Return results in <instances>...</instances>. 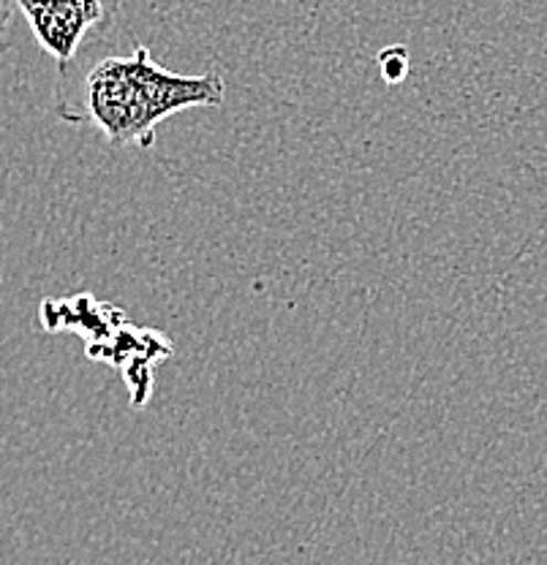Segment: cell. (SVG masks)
Instances as JSON below:
<instances>
[{
    "instance_id": "4",
    "label": "cell",
    "mask_w": 547,
    "mask_h": 565,
    "mask_svg": "<svg viewBox=\"0 0 547 565\" xmlns=\"http://www.w3.org/2000/svg\"><path fill=\"white\" fill-rule=\"evenodd\" d=\"M11 14H14V6H11V0H0V50H3V44H6V33H9Z\"/></svg>"
},
{
    "instance_id": "2",
    "label": "cell",
    "mask_w": 547,
    "mask_h": 565,
    "mask_svg": "<svg viewBox=\"0 0 547 565\" xmlns=\"http://www.w3.org/2000/svg\"><path fill=\"white\" fill-rule=\"evenodd\" d=\"M11 6L25 17L41 50L57 63V74H66L87 46L115 28L123 0H11Z\"/></svg>"
},
{
    "instance_id": "1",
    "label": "cell",
    "mask_w": 547,
    "mask_h": 565,
    "mask_svg": "<svg viewBox=\"0 0 547 565\" xmlns=\"http://www.w3.org/2000/svg\"><path fill=\"white\" fill-rule=\"evenodd\" d=\"M227 102V82L219 71L199 76L158 66L139 44L132 55H109L57 74L55 115L63 122H91L109 147L150 150L156 128L186 109H219Z\"/></svg>"
},
{
    "instance_id": "3",
    "label": "cell",
    "mask_w": 547,
    "mask_h": 565,
    "mask_svg": "<svg viewBox=\"0 0 547 565\" xmlns=\"http://www.w3.org/2000/svg\"><path fill=\"white\" fill-rule=\"evenodd\" d=\"M379 71H381V76H385L387 85H401L406 76H409V50L401 44L381 50L379 52Z\"/></svg>"
}]
</instances>
